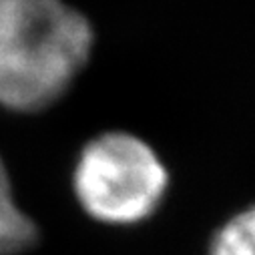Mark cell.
<instances>
[{
	"instance_id": "1",
	"label": "cell",
	"mask_w": 255,
	"mask_h": 255,
	"mask_svg": "<svg viewBox=\"0 0 255 255\" xmlns=\"http://www.w3.org/2000/svg\"><path fill=\"white\" fill-rule=\"evenodd\" d=\"M95 30L65 0H0V107L40 113L89 65Z\"/></svg>"
},
{
	"instance_id": "2",
	"label": "cell",
	"mask_w": 255,
	"mask_h": 255,
	"mask_svg": "<svg viewBox=\"0 0 255 255\" xmlns=\"http://www.w3.org/2000/svg\"><path fill=\"white\" fill-rule=\"evenodd\" d=\"M171 175L141 137L107 131L79 153L73 189L81 209L99 223L129 227L151 219L163 205Z\"/></svg>"
},
{
	"instance_id": "3",
	"label": "cell",
	"mask_w": 255,
	"mask_h": 255,
	"mask_svg": "<svg viewBox=\"0 0 255 255\" xmlns=\"http://www.w3.org/2000/svg\"><path fill=\"white\" fill-rule=\"evenodd\" d=\"M36 241V225L14 201L8 171L0 159V255H16Z\"/></svg>"
},
{
	"instance_id": "4",
	"label": "cell",
	"mask_w": 255,
	"mask_h": 255,
	"mask_svg": "<svg viewBox=\"0 0 255 255\" xmlns=\"http://www.w3.org/2000/svg\"><path fill=\"white\" fill-rule=\"evenodd\" d=\"M209 255H255V205L233 213L209 241Z\"/></svg>"
}]
</instances>
